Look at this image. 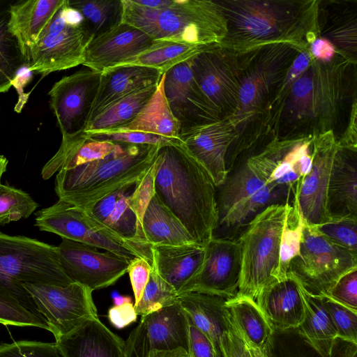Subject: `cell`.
I'll list each match as a JSON object with an SVG mask.
<instances>
[{"label": "cell", "mask_w": 357, "mask_h": 357, "mask_svg": "<svg viewBox=\"0 0 357 357\" xmlns=\"http://www.w3.org/2000/svg\"><path fill=\"white\" fill-rule=\"evenodd\" d=\"M356 112V63L337 54L330 62L312 58L307 68L276 94L262 119L264 135L284 139L335 132ZM338 139V138H337Z\"/></svg>", "instance_id": "1"}, {"label": "cell", "mask_w": 357, "mask_h": 357, "mask_svg": "<svg viewBox=\"0 0 357 357\" xmlns=\"http://www.w3.org/2000/svg\"><path fill=\"white\" fill-rule=\"evenodd\" d=\"M227 33L220 46L237 54L273 43L302 47L318 36L320 0H217Z\"/></svg>", "instance_id": "2"}, {"label": "cell", "mask_w": 357, "mask_h": 357, "mask_svg": "<svg viewBox=\"0 0 357 357\" xmlns=\"http://www.w3.org/2000/svg\"><path fill=\"white\" fill-rule=\"evenodd\" d=\"M155 193L196 243L206 246L218 226L217 187L181 143L162 146L155 160Z\"/></svg>", "instance_id": "3"}, {"label": "cell", "mask_w": 357, "mask_h": 357, "mask_svg": "<svg viewBox=\"0 0 357 357\" xmlns=\"http://www.w3.org/2000/svg\"><path fill=\"white\" fill-rule=\"evenodd\" d=\"M161 146L118 143L116 149L102 159L58 172L55 192L59 199L88 211L112 192L137 185Z\"/></svg>", "instance_id": "4"}, {"label": "cell", "mask_w": 357, "mask_h": 357, "mask_svg": "<svg viewBox=\"0 0 357 357\" xmlns=\"http://www.w3.org/2000/svg\"><path fill=\"white\" fill-rule=\"evenodd\" d=\"M122 2V22L155 41L215 47L226 36V21L217 0H169L157 8L139 6L132 0Z\"/></svg>", "instance_id": "5"}, {"label": "cell", "mask_w": 357, "mask_h": 357, "mask_svg": "<svg viewBox=\"0 0 357 357\" xmlns=\"http://www.w3.org/2000/svg\"><path fill=\"white\" fill-rule=\"evenodd\" d=\"M307 47L273 43L238 54L239 104L235 114L229 117L238 134L231 148L234 155L243 152L248 128H252L254 121L261 120L263 131L262 119L267 105L298 52Z\"/></svg>", "instance_id": "6"}, {"label": "cell", "mask_w": 357, "mask_h": 357, "mask_svg": "<svg viewBox=\"0 0 357 357\" xmlns=\"http://www.w3.org/2000/svg\"><path fill=\"white\" fill-rule=\"evenodd\" d=\"M73 282L60 263L56 246L0 231V286L31 313L45 319L24 284L65 287Z\"/></svg>", "instance_id": "7"}, {"label": "cell", "mask_w": 357, "mask_h": 357, "mask_svg": "<svg viewBox=\"0 0 357 357\" xmlns=\"http://www.w3.org/2000/svg\"><path fill=\"white\" fill-rule=\"evenodd\" d=\"M288 204L264 208L237 239L241 247L238 295L255 301L265 287L280 280V246Z\"/></svg>", "instance_id": "8"}, {"label": "cell", "mask_w": 357, "mask_h": 357, "mask_svg": "<svg viewBox=\"0 0 357 357\" xmlns=\"http://www.w3.org/2000/svg\"><path fill=\"white\" fill-rule=\"evenodd\" d=\"M217 189L218 228L229 229L234 233L241 228L245 229L266 207L276 204H291L287 196L268 185L246 159L234 167Z\"/></svg>", "instance_id": "9"}, {"label": "cell", "mask_w": 357, "mask_h": 357, "mask_svg": "<svg viewBox=\"0 0 357 357\" xmlns=\"http://www.w3.org/2000/svg\"><path fill=\"white\" fill-rule=\"evenodd\" d=\"M35 220L40 231L105 250L129 261L141 257L152 263L150 250L122 238L85 211L62 200L37 211Z\"/></svg>", "instance_id": "10"}, {"label": "cell", "mask_w": 357, "mask_h": 357, "mask_svg": "<svg viewBox=\"0 0 357 357\" xmlns=\"http://www.w3.org/2000/svg\"><path fill=\"white\" fill-rule=\"evenodd\" d=\"M357 268V253L337 245L303 221L299 253L288 273L314 294H326L345 273Z\"/></svg>", "instance_id": "11"}, {"label": "cell", "mask_w": 357, "mask_h": 357, "mask_svg": "<svg viewBox=\"0 0 357 357\" xmlns=\"http://www.w3.org/2000/svg\"><path fill=\"white\" fill-rule=\"evenodd\" d=\"M316 135L271 138L246 160L268 185L285 194L293 204L312 167Z\"/></svg>", "instance_id": "12"}, {"label": "cell", "mask_w": 357, "mask_h": 357, "mask_svg": "<svg viewBox=\"0 0 357 357\" xmlns=\"http://www.w3.org/2000/svg\"><path fill=\"white\" fill-rule=\"evenodd\" d=\"M40 314L45 319L55 340L98 317L93 291L78 282L67 286L24 284Z\"/></svg>", "instance_id": "13"}, {"label": "cell", "mask_w": 357, "mask_h": 357, "mask_svg": "<svg viewBox=\"0 0 357 357\" xmlns=\"http://www.w3.org/2000/svg\"><path fill=\"white\" fill-rule=\"evenodd\" d=\"M190 63L195 81L221 117H232L239 104L238 54L217 46L199 53Z\"/></svg>", "instance_id": "14"}, {"label": "cell", "mask_w": 357, "mask_h": 357, "mask_svg": "<svg viewBox=\"0 0 357 357\" xmlns=\"http://www.w3.org/2000/svg\"><path fill=\"white\" fill-rule=\"evenodd\" d=\"M90 41L84 24L67 23L61 8L31 48L28 70L46 75L82 64Z\"/></svg>", "instance_id": "15"}, {"label": "cell", "mask_w": 357, "mask_h": 357, "mask_svg": "<svg viewBox=\"0 0 357 357\" xmlns=\"http://www.w3.org/2000/svg\"><path fill=\"white\" fill-rule=\"evenodd\" d=\"M101 73L83 68L56 82L49 91L50 107L62 137L82 133L87 127Z\"/></svg>", "instance_id": "16"}, {"label": "cell", "mask_w": 357, "mask_h": 357, "mask_svg": "<svg viewBox=\"0 0 357 357\" xmlns=\"http://www.w3.org/2000/svg\"><path fill=\"white\" fill-rule=\"evenodd\" d=\"M60 263L68 277L93 291L115 284L126 273L130 261L95 247L62 238L56 246Z\"/></svg>", "instance_id": "17"}, {"label": "cell", "mask_w": 357, "mask_h": 357, "mask_svg": "<svg viewBox=\"0 0 357 357\" xmlns=\"http://www.w3.org/2000/svg\"><path fill=\"white\" fill-rule=\"evenodd\" d=\"M241 273V247L237 239L213 236L206 245L199 273L181 294L199 292L226 299L234 297Z\"/></svg>", "instance_id": "18"}, {"label": "cell", "mask_w": 357, "mask_h": 357, "mask_svg": "<svg viewBox=\"0 0 357 357\" xmlns=\"http://www.w3.org/2000/svg\"><path fill=\"white\" fill-rule=\"evenodd\" d=\"M238 137L229 118H224L180 132L178 139L187 152L210 174L216 187L226 179L227 158Z\"/></svg>", "instance_id": "19"}, {"label": "cell", "mask_w": 357, "mask_h": 357, "mask_svg": "<svg viewBox=\"0 0 357 357\" xmlns=\"http://www.w3.org/2000/svg\"><path fill=\"white\" fill-rule=\"evenodd\" d=\"M338 146V139L333 132L316 135L310 171L305 176L294 200L298 205L303 221L308 225L316 226L329 219L326 211V195Z\"/></svg>", "instance_id": "20"}, {"label": "cell", "mask_w": 357, "mask_h": 357, "mask_svg": "<svg viewBox=\"0 0 357 357\" xmlns=\"http://www.w3.org/2000/svg\"><path fill=\"white\" fill-rule=\"evenodd\" d=\"M164 92L181 132L222 119L195 81L190 60L165 73Z\"/></svg>", "instance_id": "21"}, {"label": "cell", "mask_w": 357, "mask_h": 357, "mask_svg": "<svg viewBox=\"0 0 357 357\" xmlns=\"http://www.w3.org/2000/svg\"><path fill=\"white\" fill-rule=\"evenodd\" d=\"M155 43L138 28L122 22L88 43L82 65L102 73L137 56Z\"/></svg>", "instance_id": "22"}, {"label": "cell", "mask_w": 357, "mask_h": 357, "mask_svg": "<svg viewBox=\"0 0 357 357\" xmlns=\"http://www.w3.org/2000/svg\"><path fill=\"white\" fill-rule=\"evenodd\" d=\"M255 302L273 331L295 329L303 321L305 306L301 283L291 273L265 287Z\"/></svg>", "instance_id": "23"}, {"label": "cell", "mask_w": 357, "mask_h": 357, "mask_svg": "<svg viewBox=\"0 0 357 357\" xmlns=\"http://www.w3.org/2000/svg\"><path fill=\"white\" fill-rule=\"evenodd\" d=\"M178 299L192 323L209 339L217 357H228L231 320L227 299L199 292L184 293Z\"/></svg>", "instance_id": "24"}, {"label": "cell", "mask_w": 357, "mask_h": 357, "mask_svg": "<svg viewBox=\"0 0 357 357\" xmlns=\"http://www.w3.org/2000/svg\"><path fill=\"white\" fill-rule=\"evenodd\" d=\"M63 357H126V342L98 317L55 341Z\"/></svg>", "instance_id": "25"}, {"label": "cell", "mask_w": 357, "mask_h": 357, "mask_svg": "<svg viewBox=\"0 0 357 357\" xmlns=\"http://www.w3.org/2000/svg\"><path fill=\"white\" fill-rule=\"evenodd\" d=\"M162 75L157 69L141 66H115L103 71L89 123L116 101L136 91L157 85Z\"/></svg>", "instance_id": "26"}, {"label": "cell", "mask_w": 357, "mask_h": 357, "mask_svg": "<svg viewBox=\"0 0 357 357\" xmlns=\"http://www.w3.org/2000/svg\"><path fill=\"white\" fill-rule=\"evenodd\" d=\"M152 267L181 294L195 280L202 266L206 246L152 245Z\"/></svg>", "instance_id": "27"}, {"label": "cell", "mask_w": 357, "mask_h": 357, "mask_svg": "<svg viewBox=\"0 0 357 357\" xmlns=\"http://www.w3.org/2000/svg\"><path fill=\"white\" fill-rule=\"evenodd\" d=\"M326 211L328 218L357 217V150L338 146L328 181Z\"/></svg>", "instance_id": "28"}, {"label": "cell", "mask_w": 357, "mask_h": 357, "mask_svg": "<svg viewBox=\"0 0 357 357\" xmlns=\"http://www.w3.org/2000/svg\"><path fill=\"white\" fill-rule=\"evenodd\" d=\"M66 0H28L10 6L8 28L17 39L26 66L31 48Z\"/></svg>", "instance_id": "29"}, {"label": "cell", "mask_w": 357, "mask_h": 357, "mask_svg": "<svg viewBox=\"0 0 357 357\" xmlns=\"http://www.w3.org/2000/svg\"><path fill=\"white\" fill-rule=\"evenodd\" d=\"M150 351L183 349L188 352V321L178 301L145 316Z\"/></svg>", "instance_id": "30"}, {"label": "cell", "mask_w": 357, "mask_h": 357, "mask_svg": "<svg viewBox=\"0 0 357 357\" xmlns=\"http://www.w3.org/2000/svg\"><path fill=\"white\" fill-rule=\"evenodd\" d=\"M331 2L335 12L319 2L318 36L329 40L340 55L356 63L357 6L340 1V12H337L335 1Z\"/></svg>", "instance_id": "31"}, {"label": "cell", "mask_w": 357, "mask_h": 357, "mask_svg": "<svg viewBox=\"0 0 357 357\" xmlns=\"http://www.w3.org/2000/svg\"><path fill=\"white\" fill-rule=\"evenodd\" d=\"M142 227L144 240L150 247L196 243L181 222L155 193L144 214Z\"/></svg>", "instance_id": "32"}, {"label": "cell", "mask_w": 357, "mask_h": 357, "mask_svg": "<svg viewBox=\"0 0 357 357\" xmlns=\"http://www.w3.org/2000/svg\"><path fill=\"white\" fill-rule=\"evenodd\" d=\"M164 82L165 73L153 94L130 123L107 132L137 131L178 139L181 125L169 106L164 92Z\"/></svg>", "instance_id": "33"}, {"label": "cell", "mask_w": 357, "mask_h": 357, "mask_svg": "<svg viewBox=\"0 0 357 357\" xmlns=\"http://www.w3.org/2000/svg\"><path fill=\"white\" fill-rule=\"evenodd\" d=\"M135 185L126 186L112 192L86 212L122 238L151 251V248L137 241V222L128 205V197Z\"/></svg>", "instance_id": "34"}, {"label": "cell", "mask_w": 357, "mask_h": 357, "mask_svg": "<svg viewBox=\"0 0 357 357\" xmlns=\"http://www.w3.org/2000/svg\"><path fill=\"white\" fill-rule=\"evenodd\" d=\"M301 290L305 316L302 323L296 329L321 357H328L337 337L335 326L324 305L321 295L309 292L301 284Z\"/></svg>", "instance_id": "35"}, {"label": "cell", "mask_w": 357, "mask_h": 357, "mask_svg": "<svg viewBox=\"0 0 357 357\" xmlns=\"http://www.w3.org/2000/svg\"><path fill=\"white\" fill-rule=\"evenodd\" d=\"M231 321L247 347L265 350L273 330L256 302L236 294L225 302Z\"/></svg>", "instance_id": "36"}, {"label": "cell", "mask_w": 357, "mask_h": 357, "mask_svg": "<svg viewBox=\"0 0 357 357\" xmlns=\"http://www.w3.org/2000/svg\"><path fill=\"white\" fill-rule=\"evenodd\" d=\"M217 47V46H215ZM215 47L160 40L137 56L116 66H141L157 69L163 75L174 66Z\"/></svg>", "instance_id": "37"}, {"label": "cell", "mask_w": 357, "mask_h": 357, "mask_svg": "<svg viewBox=\"0 0 357 357\" xmlns=\"http://www.w3.org/2000/svg\"><path fill=\"white\" fill-rule=\"evenodd\" d=\"M158 84L136 91L113 103L92 120L83 132L110 131L130 123L153 94Z\"/></svg>", "instance_id": "38"}, {"label": "cell", "mask_w": 357, "mask_h": 357, "mask_svg": "<svg viewBox=\"0 0 357 357\" xmlns=\"http://www.w3.org/2000/svg\"><path fill=\"white\" fill-rule=\"evenodd\" d=\"M68 4L80 13L91 40L122 23V0H68Z\"/></svg>", "instance_id": "39"}, {"label": "cell", "mask_w": 357, "mask_h": 357, "mask_svg": "<svg viewBox=\"0 0 357 357\" xmlns=\"http://www.w3.org/2000/svg\"><path fill=\"white\" fill-rule=\"evenodd\" d=\"M8 10L0 13V93L8 91L26 65L15 37L9 31Z\"/></svg>", "instance_id": "40"}, {"label": "cell", "mask_w": 357, "mask_h": 357, "mask_svg": "<svg viewBox=\"0 0 357 357\" xmlns=\"http://www.w3.org/2000/svg\"><path fill=\"white\" fill-rule=\"evenodd\" d=\"M172 285L162 278L152 267L149 282L139 301L134 305L137 315L145 316L178 301Z\"/></svg>", "instance_id": "41"}, {"label": "cell", "mask_w": 357, "mask_h": 357, "mask_svg": "<svg viewBox=\"0 0 357 357\" xmlns=\"http://www.w3.org/2000/svg\"><path fill=\"white\" fill-rule=\"evenodd\" d=\"M302 227L297 204H288L280 246V280L287 276L290 261L299 253Z\"/></svg>", "instance_id": "42"}, {"label": "cell", "mask_w": 357, "mask_h": 357, "mask_svg": "<svg viewBox=\"0 0 357 357\" xmlns=\"http://www.w3.org/2000/svg\"><path fill=\"white\" fill-rule=\"evenodd\" d=\"M264 352L266 357H321L296 328L273 331Z\"/></svg>", "instance_id": "43"}, {"label": "cell", "mask_w": 357, "mask_h": 357, "mask_svg": "<svg viewBox=\"0 0 357 357\" xmlns=\"http://www.w3.org/2000/svg\"><path fill=\"white\" fill-rule=\"evenodd\" d=\"M38 203L24 191L0 183V225L29 218Z\"/></svg>", "instance_id": "44"}, {"label": "cell", "mask_w": 357, "mask_h": 357, "mask_svg": "<svg viewBox=\"0 0 357 357\" xmlns=\"http://www.w3.org/2000/svg\"><path fill=\"white\" fill-rule=\"evenodd\" d=\"M0 324L35 326L50 331L47 321L29 311L10 291L0 286Z\"/></svg>", "instance_id": "45"}, {"label": "cell", "mask_w": 357, "mask_h": 357, "mask_svg": "<svg viewBox=\"0 0 357 357\" xmlns=\"http://www.w3.org/2000/svg\"><path fill=\"white\" fill-rule=\"evenodd\" d=\"M313 227L333 243L357 253V217L329 218Z\"/></svg>", "instance_id": "46"}, {"label": "cell", "mask_w": 357, "mask_h": 357, "mask_svg": "<svg viewBox=\"0 0 357 357\" xmlns=\"http://www.w3.org/2000/svg\"><path fill=\"white\" fill-rule=\"evenodd\" d=\"M156 172L155 161L141 181L135 185L128 197V205L134 213L137 222V241L151 248L144 240L142 219L146 209L155 195L154 181Z\"/></svg>", "instance_id": "47"}, {"label": "cell", "mask_w": 357, "mask_h": 357, "mask_svg": "<svg viewBox=\"0 0 357 357\" xmlns=\"http://www.w3.org/2000/svg\"><path fill=\"white\" fill-rule=\"evenodd\" d=\"M320 295L337 337L357 344V311L335 301L325 294Z\"/></svg>", "instance_id": "48"}, {"label": "cell", "mask_w": 357, "mask_h": 357, "mask_svg": "<svg viewBox=\"0 0 357 357\" xmlns=\"http://www.w3.org/2000/svg\"><path fill=\"white\" fill-rule=\"evenodd\" d=\"M83 133L89 139L107 141L114 143L164 146L181 142L178 139L168 138L151 133L137 131Z\"/></svg>", "instance_id": "49"}, {"label": "cell", "mask_w": 357, "mask_h": 357, "mask_svg": "<svg viewBox=\"0 0 357 357\" xmlns=\"http://www.w3.org/2000/svg\"><path fill=\"white\" fill-rule=\"evenodd\" d=\"M0 357H63L55 342L19 340L0 344Z\"/></svg>", "instance_id": "50"}, {"label": "cell", "mask_w": 357, "mask_h": 357, "mask_svg": "<svg viewBox=\"0 0 357 357\" xmlns=\"http://www.w3.org/2000/svg\"><path fill=\"white\" fill-rule=\"evenodd\" d=\"M325 295L357 311V268L342 275Z\"/></svg>", "instance_id": "51"}, {"label": "cell", "mask_w": 357, "mask_h": 357, "mask_svg": "<svg viewBox=\"0 0 357 357\" xmlns=\"http://www.w3.org/2000/svg\"><path fill=\"white\" fill-rule=\"evenodd\" d=\"M151 271V264L144 258L135 257L130 261L127 273L129 274L134 293V305L139 301L149 282Z\"/></svg>", "instance_id": "52"}, {"label": "cell", "mask_w": 357, "mask_h": 357, "mask_svg": "<svg viewBox=\"0 0 357 357\" xmlns=\"http://www.w3.org/2000/svg\"><path fill=\"white\" fill-rule=\"evenodd\" d=\"M187 315V314H186ZM188 321V353L190 357H217L209 339L192 323Z\"/></svg>", "instance_id": "53"}, {"label": "cell", "mask_w": 357, "mask_h": 357, "mask_svg": "<svg viewBox=\"0 0 357 357\" xmlns=\"http://www.w3.org/2000/svg\"><path fill=\"white\" fill-rule=\"evenodd\" d=\"M149 351L145 321L142 317L126 341V357H149Z\"/></svg>", "instance_id": "54"}, {"label": "cell", "mask_w": 357, "mask_h": 357, "mask_svg": "<svg viewBox=\"0 0 357 357\" xmlns=\"http://www.w3.org/2000/svg\"><path fill=\"white\" fill-rule=\"evenodd\" d=\"M137 314L131 300L114 305L108 312L110 322L117 328H123L137 321Z\"/></svg>", "instance_id": "55"}, {"label": "cell", "mask_w": 357, "mask_h": 357, "mask_svg": "<svg viewBox=\"0 0 357 357\" xmlns=\"http://www.w3.org/2000/svg\"><path fill=\"white\" fill-rule=\"evenodd\" d=\"M308 50L314 59L321 62H330L339 54L329 40L319 36L308 44Z\"/></svg>", "instance_id": "56"}, {"label": "cell", "mask_w": 357, "mask_h": 357, "mask_svg": "<svg viewBox=\"0 0 357 357\" xmlns=\"http://www.w3.org/2000/svg\"><path fill=\"white\" fill-rule=\"evenodd\" d=\"M227 346L228 357H249L248 349L234 327L231 321L228 333Z\"/></svg>", "instance_id": "57"}, {"label": "cell", "mask_w": 357, "mask_h": 357, "mask_svg": "<svg viewBox=\"0 0 357 357\" xmlns=\"http://www.w3.org/2000/svg\"><path fill=\"white\" fill-rule=\"evenodd\" d=\"M357 354V344L337 337L328 357H354Z\"/></svg>", "instance_id": "58"}, {"label": "cell", "mask_w": 357, "mask_h": 357, "mask_svg": "<svg viewBox=\"0 0 357 357\" xmlns=\"http://www.w3.org/2000/svg\"><path fill=\"white\" fill-rule=\"evenodd\" d=\"M149 357H190L189 353L181 348L171 351H149Z\"/></svg>", "instance_id": "59"}, {"label": "cell", "mask_w": 357, "mask_h": 357, "mask_svg": "<svg viewBox=\"0 0 357 357\" xmlns=\"http://www.w3.org/2000/svg\"><path fill=\"white\" fill-rule=\"evenodd\" d=\"M133 2L139 6L149 8H157L166 6L169 0H132Z\"/></svg>", "instance_id": "60"}, {"label": "cell", "mask_w": 357, "mask_h": 357, "mask_svg": "<svg viewBox=\"0 0 357 357\" xmlns=\"http://www.w3.org/2000/svg\"><path fill=\"white\" fill-rule=\"evenodd\" d=\"M8 163V159L5 156L0 155V183L3 174L6 172Z\"/></svg>", "instance_id": "61"}, {"label": "cell", "mask_w": 357, "mask_h": 357, "mask_svg": "<svg viewBox=\"0 0 357 357\" xmlns=\"http://www.w3.org/2000/svg\"><path fill=\"white\" fill-rule=\"evenodd\" d=\"M247 349L249 357H266L265 352L264 351L250 347H247Z\"/></svg>", "instance_id": "62"}, {"label": "cell", "mask_w": 357, "mask_h": 357, "mask_svg": "<svg viewBox=\"0 0 357 357\" xmlns=\"http://www.w3.org/2000/svg\"><path fill=\"white\" fill-rule=\"evenodd\" d=\"M354 357H357V354H356V355H355Z\"/></svg>", "instance_id": "63"}]
</instances>
